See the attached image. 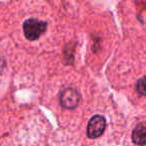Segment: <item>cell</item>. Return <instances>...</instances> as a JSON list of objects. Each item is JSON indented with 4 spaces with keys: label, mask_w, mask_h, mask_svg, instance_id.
Here are the masks:
<instances>
[{
    "label": "cell",
    "mask_w": 146,
    "mask_h": 146,
    "mask_svg": "<svg viewBox=\"0 0 146 146\" xmlns=\"http://www.w3.org/2000/svg\"><path fill=\"white\" fill-rule=\"evenodd\" d=\"M106 127V120L103 116L95 115L89 120L87 125V136L91 139L102 135Z\"/></svg>",
    "instance_id": "cell-3"
},
{
    "label": "cell",
    "mask_w": 146,
    "mask_h": 146,
    "mask_svg": "<svg viewBox=\"0 0 146 146\" xmlns=\"http://www.w3.org/2000/svg\"><path fill=\"white\" fill-rule=\"evenodd\" d=\"M136 89L140 95L146 96V77H142L136 83Z\"/></svg>",
    "instance_id": "cell-5"
},
{
    "label": "cell",
    "mask_w": 146,
    "mask_h": 146,
    "mask_svg": "<svg viewBox=\"0 0 146 146\" xmlns=\"http://www.w3.org/2000/svg\"><path fill=\"white\" fill-rule=\"evenodd\" d=\"M47 23L35 18H29L23 23V32L28 40L38 39L46 31Z\"/></svg>",
    "instance_id": "cell-1"
},
{
    "label": "cell",
    "mask_w": 146,
    "mask_h": 146,
    "mask_svg": "<svg viewBox=\"0 0 146 146\" xmlns=\"http://www.w3.org/2000/svg\"><path fill=\"white\" fill-rule=\"evenodd\" d=\"M132 140L140 146L146 145V123H139L132 132Z\"/></svg>",
    "instance_id": "cell-4"
},
{
    "label": "cell",
    "mask_w": 146,
    "mask_h": 146,
    "mask_svg": "<svg viewBox=\"0 0 146 146\" xmlns=\"http://www.w3.org/2000/svg\"><path fill=\"white\" fill-rule=\"evenodd\" d=\"M80 94L75 88H65L60 94V103L66 109H73L79 104Z\"/></svg>",
    "instance_id": "cell-2"
}]
</instances>
